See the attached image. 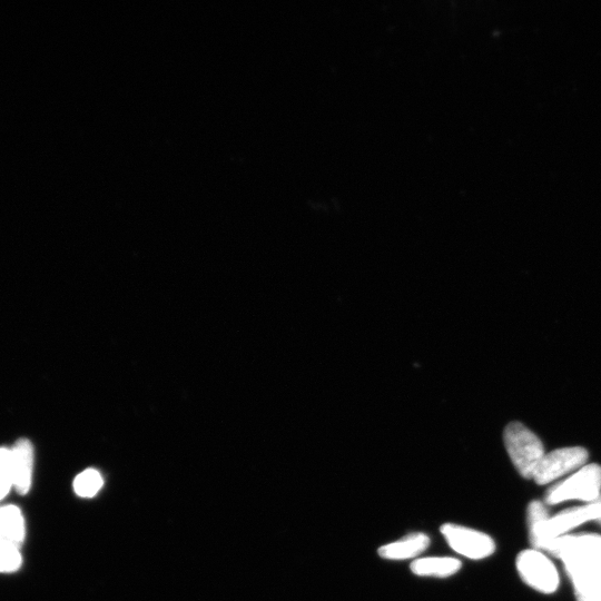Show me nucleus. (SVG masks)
<instances>
[{"instance_id": "obj_15", "label": "nucleus", "mask_w": 601, "mask_h": 601, "mask_svg": "<svg viewBox=\"0 0 601 601\" xmlns=\"http://www.w3.org/2000/svg\"><path fill=\"white\" fill-rule=\"evenodd\" d=\"M600 505H601V496L598 498ZM598 524L601 526V516L599 517V519L597 520Z\"/></svg>"}, {"instance_id": "obj_11", "label": "nucleus", "mask_w": 601, "mask_h": 601, "mask_svg": "<svg viewBox=\"0 0 601 601\" xmlns=\"http://www.w3.org/2000/svg\"><path fill=\"white\" fill-rule=\"evenodd\" d=\"M410 568L417 576L447 578L458 573L461 561L450 557H429L413 561Z\"/></svg>"}, {"instance_id": "obj_4", "label": "nucleus", "mask_w": 601, "mask_h": 601, "mask_svg": "<svg viewBox=\"0 0 601 601\" xmlns=\"http://www.w3.org/2000/svg\"><path fill=\"white\" fill-rule=\"evenodd\" d=\"M588 458V451L581 447L551 451L541 459L532 480H535L540 486L548 485L550 482L570 474V472L585 467Z\"/></svg>"}, {"instance_id": "obj_1", "label": "nucleus", "mask_w": 601, "mask_h": 601, "mask_svg": "<svg viewBox=\"0 0 601 601\" xmlns=\"http://www.w3.org/2000/svg\"><path fill=\"white\" fill-rule=\"evenodd\" d=\"M504 440L508 455L519 474L525 479H532L541 459L546 455L543 442L520 422L509 423Z\"/></svg>"}, {"instance_id": "obj_7", "label": "nucleus", "mask_w": 601, "mask_h": 601, "mask_svg": "<svg viewBox=\"0 0 601 601\" xmlns=\"http://www.w3.org/2000/svg\"><path fill=\"white\" fill-rule=\"evenodd\" d=\"M577 601H601V561L566 563Z\"/></svg>"}, {"instance_id": "obj_3", "label": "nucleus", "mask_w": 601, "mask_h": 601, "mask_svg": "<svg viewBox=\"0 0 601 601\" xmlns=\"http://www.w3.org/2000/svg\"><path fill=\"white\" fill-rule=\"evenodd\" d=\"M516 566L522 580L543 594H554L560 579L556 566L544 553L537 549L521 551Z\"/></svg>"}, {"instance_id": "obj_6", "label": "nucleus", "mask_w": 601, "mask_h": 601, "mask_svg": "<svg viewBox=\"0 0 601 601\" xmlns=\"http://www.w3.org/2000/svg\"><path fill=\"white\" fill-rule=\"evenodd\" d=\"M543 551L563 560L564 564L579 563V561H601V536H561L551 540Z\"/></svg>"}, {"instance_id": "obj_8", "label": "nucleus", "mask_w": 601, "mask_h": 601, "mask_svg": "<svg viewBox=\"0 0 601 601\" xmlns=\"http://www.w3.org/2000/svg\"><path fill=\"white\" fill-rule=\"evenodd\" d=\"M14 488L19 495H26L32 486L34 449L31 441L21 439L12 450Z\"/></svg>"}, {"instance_id": "obj_10", "label": "nucleus", "mask_w": 601, "mask_h": 601, "mask_svg": "<svg viewBox=\"0 0 601 601\" xmlns=\"http://www.w3.org/2000/svg\"><path fill=\"white\" fill-rule=\"evenodd\" d=\"M430 546V538L425 534H412L396 543L383 546L379 555L388 560H407L415 558Z\"/></svg>"}, {"instance_id": "obj_12", "label": "nucleus", "mask_w": 601, "mask_h": 601, "mask_svg": "<svg viewBox=\"0 0 601 601\" xmlns=\"http://www.w3.org/2000/svg\"><path fill=\"white\" fill-rule=\"evenodd\" d=\"M103 478L97 470L87 469L78 475L74 481V490L82 498H92L103 487Z\"/></svg>"}, {"instance_id": "obj_5", "label": "nucleus", "mask_w": 601, "mask_h": 601, "mask_svg": "<svg viewBox=\"0 0 601 601\" xmlns=\"http://www.w3.org/2000/svg\"><path fill=\"white\" fill-rule=\"evenodd\" d=\"M441 532L448 545L461 556L480 560L495 553L494 539L484 532L453 524L443 525Z\"/></svg>"}, {"instance_id": "obj_9", "label": "nucleus", "mask_w": 601, "mask_h": 601, "mask_svg": "<svg viewBox=\"0 0 601 601\" xmlns=\"http://www.w3.org/2000/svg\"><path fill=\"white\" fill-rule=\"evenodd\" d=\"M26 537L22 511L15 506L0 507V543L21 546Z\"/></svg>"}, {"instance_id": "obj_13", "label": "nucleus", "mask_w": 601, "mask_h": 601, "mask_svg": "<svg viewBox=\"0 0 601 601\" xmlns=\"http://www.w3.org/2000/svg\"><path fill=\"white\" fill-rule=\"evenodd\" d=\"M14 487L12 450L0 448V500Z\"/></svg>"}, {"instance_id": "obj_14", "label": "nucleus", "mask_w": 601, "mask_h": 601, "mask_svg": "<svg viewBox=\"0 0 601 601\" xmlns=\"http://www.w3.org/2000/svg\"><path fill=\"white\" fill-rule=\"evenodd\" d=\"M23 558L18 547L0 543V573H14L21 568Z\"/></svg>"}, {"instance_id": "obj_2", "label": "nucleus", "mask_w": 601, "mask_h": 601, "mask_svg": "<svg viewBox=\"0 0 601 601\" xmlns=\"http://www.w3.org/2000/svg\"><path fill=\"white\" fill-rule=\"evenodd\" d=\"M601 496V467L593 463L574 472L547 492L546 504L559 505L566 501H585L593 504Z\"/></svg>"}]
</instances>
